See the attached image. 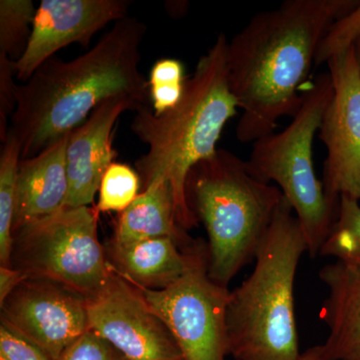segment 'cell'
I'll return each mask as SVG.
<instances>
[{
  "label": "cell",
  "mask_w": 360,
  "mask_h": 360,
  "mask_svg": "<svg viewBox=\"0 0 360 360\" xmlns=\"http://www.w3.org/2000/svg\"><path fill=\"white\" fill-rule=\"evenodd\" d=\"M360 1L286 0L258 13L227 46V75L241 110L236 134L248 143L295 116L321 40Z\"/></svg>",
  "instance_id": "obj_1"
},
{
  "label": "cell",
  "mask_w": 360,
  "mask_h": 360,
  "mask_svg": "<svg viewBox=\"0 0 360 360\" xmlns=\"http://www.w3.org/2000/svg\"><path fill=\"white\" fill-rule=\"evenodd\" d=\"M146 32L142 21L127 16L82 56L70 61L53 56L20 85L9 131L20 141L21 160L68 136L108 99L151 106L148 80L139 70Z\"/></svg>",
  "instance_id": "obj_2"
},
{
  "label": "cell",
  "mask_w": 360,
  "mask_h": 360,
  "mask_svg": "<svg viewBox=\"0 0 360 360\" xmlns=\"http://www.w3.org/2000/svg\"><path fill=\"white\" fill-rule=\"evenodd\" d=\"M227 46L229 40L221 32L187 78L179 104L160 115L151 106H142L130 125L148 146L135 162L141 189L153 180H167L174 193L179 225L186 231L198 220L187 201V176L198 163L217 153L225 125L239 108L227 77Z\"/></svg>",
  "instance_id": "obj_3"
},
{
  "label": "cell",
  "mask_w": 360,
  "mask_h": 360,
  "mask_svg": "<svg viewBox=\"0 0 360 360\" xmlns=\"http://www.w3.org/2000/svg\"><path fill=\"white\" fill-rule=\"evenodd\" d=\"M307 239L284 196L255 257V269L231 291L229 355L236 360H297L295 281Z\"/></svg>",
  "instance_id": "obj_4"
},
{
  "label": "cell",
  "mask_w": 360,
  "mask_h": 360,
  "mask_svg": "<svg viewBox=\"0 0 360 360\" xmlns=\"http://www.w3.org/2000/svg\"><path fill=\"white\" fill-rule=\"evenodd\" d=\"M186 196L207 232L208 274L227 288L255 259L283 194L257 179L246 161L217 149L189 172Z\"/></svg>",
  "instance_id": "obj_5"
},
{
  "label": "cell",
  "mask_w": 360,
  "mask_h": 360,
  "mask_svg": "<svg viewBox=\"0 0 360 360\" xmlns=\"http://www.w3.org/2000/svg\"><path fill=\"white\" fill-rule=\"evenodd\" d=\"M333 94L329 73L315 77L305 89L300 110L290 124L277 134L253 142L250 160L251 174L269 184L276 182L292 206L302 225L310 257L319 255L338 219V205L324 193L315 175L314 141Z\"/></svg>",
  "instance_id": "obj_6"
},
{
  "label": "cell",
  "mask_w": 360,
  "mask_h": 360,
  "mask_svg": "<svg viewBox=\"0 0 360 360\" xmlns=\"http://www.w3.org/2000/svg\"><path fill=\"white\" fill-rule=\"evenodd\" d=\"M96 205L65 208L13 232L11 266L27 278L65 286L86 300L101 295L115 274L98 240Z\"/></svg>",
  "instance_id": "obj_7"
},
{
  "label": "cell",
  "mask_w": 360,
  "mask_h": 360,
  "mask_svg": "<svg viewBox=\"0 0 360 360\" xmlns=\"http://www.w3.org/2000/svg\"><path fill=\"white\" fill-rule=\"evenodd\" d=\"M137 288L149 309L169 329L182 359L225 360L231 291L210 278L207 248L181 278L165 290Z\"/></svg>",
  "instance_id": "obj_8"
},
{
  "label": "cell",
  "mask_w": 360,
  "mask_h": 360,
  "mask_svg": "<svg viewBox=\"0 0 360 360\" xmlns=\"http://www.w3.org/2000/svg\"><path fill=\"white\" fill-rule=\"evenodd\" d=\"M326 65L333 94L319 129L328 150L322 186L333 202L342 196L360 201V75L354 45Z\"/></svg>",
  "instance_id": "obj_9"
},
{
  "label": "cell",
  "mask_w": 360,
  "mask_h": 360,
  "mask_svg": "<svg viewBox=\"0 0 360 360\" xmlns=\"http://www.w3.org/2000/svg\"><path fill=\"white\" fill-rule=\"evenodd\" d=\"M0 307L1 323L53 360L90 329L86 298L45 279H25Z\"/></svg>",
  "instance_id": "obj_10"
},
{
  "label": "cell",
  "mask_w": 360,
  "mask_h": 360,
  "mask_svg": "<svg viewBox=\"0 0 360 360\" xmlns=\"http://www.w3.org/2000/svg\"><path fill=\"white\" fill-rule=\"evenodd\" d=\"M87 314L89 328L127 360H184L165 322L149 309L141 290L115 269L105 290L87 300Z\"/></svg>",
  "instance_id": "obj_11"
},
{
  "label": "cell",
  "mask_w": 360,
  "mask_h": 360,
  "mask_svg": "<svg viewBox=\"0 0 360 360\" xmlns=\"http://www.w3.org/2000/svg\"><path fill=\"white\" fill-rule=\"evenodd\" d=\"M131 4L130 0H41L27 49L16 63V78L25 84L40 65L68 45L87 49L97 32L127 18Z\"/></svg>",
  "instance_id": "obj_12"
},
{
  "label": "cell",
  "mask_w": 360,
  "mask_h": 360,
  "mask_svg": "<svg viewBox=\"0 0 360 360\" xmlns=\"http://www.w3.org/2000/svg\"><path fill=\"white\" fill-rule=\"evenodd\" d=\"M139 105L125 97H113L99 104L82 124L72 130L66 144L68 198L66 208L94 205L101 180L117 153L113 130L120 115Z\"/></svg>",
  "instance_id": "obj_13"
},
{
  "label": "cell",
  "mask_w": 360,
  "mask_h": 360,
  "mask_svg": "<svg viewBox=\"0 0 360 360\" xmlns=\"http://www.w3.org/2000/svg\"><path fill=\"white\" fill-rule=\"evenodd\" d=\"M68 136L39 155L20 160L13 232L65 210L70 189L66 168Z\"/></svg>",
  "instance_id": "obj_14"
},
{
  "label": "cell",
  "mask_w": 360,
  "mask_h": 360,
  "mask_svg": "<svg viewBox=\"0 0 360 360\" xmlns=\"http://www.w3.org/2000/svg\"><path fill=\"white\" fill-rule=\"evenodd\" d=\"M319 276L329 292L321 311L329 329L324 360H360V266L336 260Z\"/></svg>",
  "instance_id": "obj_15"
},
{
  "label": "cell",
  "mask_w": 360,
  "mask_h": 360,
  "mask_svg": "<svg viewBox=\"0 0 360 360\" xmlns=\"http://www.w3.org/2000/svg\"><path fill=\"white\" fill-rule=\"evenodd\" d=\"M180 248L172 238L110 243L108 259L120 276L137 288L162 290L181 278L205 250L198 245L187 250Z\"/></svg>",
  "instance_id": "obj_16"
},
{
  "label": "cell",
  "mask_w": 360,
  "mask_h": 360,
  "mask_svg": "<svg viewBox=\"0 0 360 360\" xmlns=\"http://www.w3.org/2000/svg\"><path fill=\"white\" fill-rule=\"evenodd\" d=\"M172 238L186 250L195 245L179 225L172 187L165 179L153 180L134 202L120 213L111 243L127 245L146 239Z\"/></svg>",
  "instance_id": "obj_17"
},
{
  "label": "cell",
  "mask_w": 360,
  "mask_h": 360,
  "mask_svg": "<svg viewBox=\"0 0 360 360\" xmlns=\"http://www.w3.org/2000/svg\"><path fill=\"white\" fill-rule=\"evenodd\" d=\"M21 160V146L15 135L8 131L0 151V264L11 266L13 245V217L16 179Z\"/></svg>",
  "instance_id": "obj_18"
},
{
  "label": "cell",
  "mask_w": 360,
  "mask_h": 360,
  "mask_svg": "<svg viewBox=\"0 0 360 360\" xmlns=\"http://www.w3.org/2000/svg\"><path fill=\"white\" fill-rule=\"evenodd\" d=\"M319 255L360 266L359 201L340 198L338 219Z\"/></svg>",
  "instance_id": "obj_19"
},
{
  "label": "cell",
  "mask_w": 360,
  "mask_h": 360,
  "mask_svg": "<svg viewBox=\"0 0 360 360\" xmlns=\"http://www.w3.org/2000/svg\"><path fill=\"white\" fill-rule=\"evenodd\" d=\"M37 9L32 0H0V53L15 63L27 49Z\"/></svg>",
  "instance_id": "obj_20"
},
{
  "label": "cell",
  "mask_w": 360,
  "mask_h": 360,
  "mask_svg": "<svg viewBox=\"0 0 360 360\" xmlns=\"http://www.w3.org/2000/svg\"><path fill=\"white\" fill-rule=\"evenodd\" d=\"M141 191V180L137 172L125 163H111L99 187L97 212H124Z\"/></svg>",
  "instance_id": "obj_21"
},
{
  "label": "cell",
  "mask_w": 360,
  "mask_h": 360,
  "mask_svg": "<svg viewBox=\"0 0 360 360\" xmlns=\"http://www.w3.org/2000/svg\"><path fill=\"white\" fill-rule=\"evenodd\" d=\"M186 82L181 61L174 58L156 61L148 79L151 108L155 115H162L179 104Z\"/></svg>",
  "instance_id": "obj_22"
},
{
  "label": "cell",
  "mask_w": 360,
  "mask_h": 360,
  "mask_svg": "<svg viewBox=\"0 0 360 360\" xmlns=\"http://www.w3.org/2000/svg\"><path fill=\"white\" fill-rule=\"evenodd\" d=\"M359 37L360 2L330 26L319 45L315 66L328 63L333 56L347 51L354 46Z\"/></svg>",
  "instance_id": "obj_23"
},
{
  "label": "cell",
  "mask_w": 360,
  "mask_h": 360,
  "mask_svg": "<svg viewBox=\"0 0 360 360\" xmlns=\"http://www.w3.org/2000/svg\"><path fill=\"white\" fill-rule=\"evenodd\" d=\"M16 63L6 54L0 53V141L8 135V120L13 117L18 103L20 85L15 84Z\"/></svg>",
  "instance_id": "obj_24"
},
{
  "label": "cell",
  "mask_w": 360,
  "mask_h": 360,
  "mask_svg": "<svg viewBox=\"0 0 360 360\" xmlns=\"http://www.w3.org/2000/svg\"><path fill=\"white\" fill-rule=\"evenodd\" d=\"M59 360H127L110 342L89 329L65 350Z\"/></svg>",
  "instance_id": "obj_25"
},
{
  "label": "cell",
  "mask_w": 360,
  "mask_h": 360,
  "mask_svg": "<svg viewBox=\"0 0 360 360\" xmlns=\"http://www.w3.org/2000/svg\"><path fill=\"white\" fill-rule=\"evenodd\" d=\"M0 360H53L4 323L0 326Z\"/></svg>",
  "instance_id": "obj_26"
},
{
  "label": "cell",
  "mask_w": 360,
  "mask_h": 360,
  "mask_svg": "<svg viewBox=\"0 0 360 360\" xmlns=\"http://www.w3.org/2000/svg\"><path fill=\"white\" fill-rule=\"evenodd\" d=\"M27 277L20 270L11 266H0V304Z\"/></svg>",
  "instance_id": "obj_27"
},
{
  "label": "cell",
  "mask_w": 360,
  "mask_h": 360,
  "mask_svg": "<svg viewBox=\"0 0 360 360\" xmlns=\"http://www.w3.org/2000/svg\"><path fill=\"white\" fill-rule=\"evenodd\" d=\"M297 360H324L323 347L321 345L307 348L302 352Z\"/></svg>",
  "instance_id": "obj_28"
},
{
  "label": "cell",
  "mask_w": 360,
  "mask_h": 360,
  "mask_svg": "<svg viewBox=\"0 0 360 360\" xmlns=\"http://www.w3.org/2000/svg\"><path fill=\"white\" fill-rule=\"evenodd\" d=\"M355 56H356V63L359 65V70L360 75V37L354 44Z\"/></svg>",
  "instance_id": "obj_29"
}]
</instances>
